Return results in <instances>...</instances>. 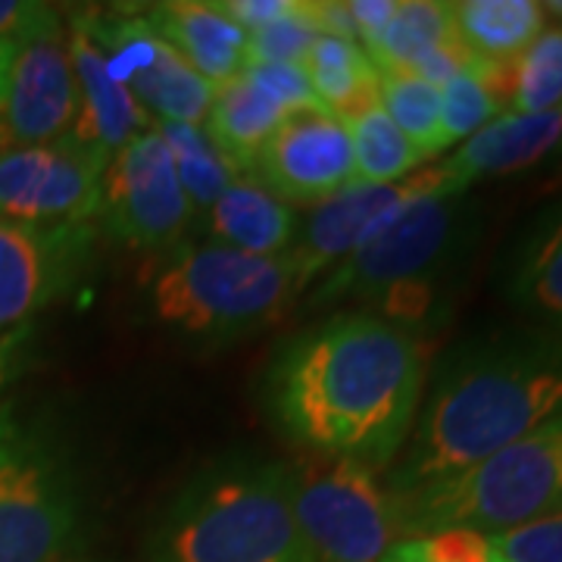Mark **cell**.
<instances>
[{"instance_id":"cell-35","label":"cell","mask_w":562,"mask_h":562,"mask_svg":"<svg viewBox=\"0 0 562 562\" xmlns=\"http://www.w3.org/2000/svg\"><path fill=\"white\" fill-rule=\"evenodd\" d=\"M297 3L301 0H220L216 7H220L225 16H232V20L238 22L244 32L250 35V32L262 29V25L281 20L288 13H294Z\"/></svg>"},{"instance_id":"cell-5","label":"cell","mask_w":562,"mask_h":562,"mask_svg":"<svg viewBox=\"0 0 562 562\" xmlns=\"http://www.w3.org/2000/svg\"><path fill=\"white\" fill-rule=\"evenodd\" d=\"M294 297L281 257H250L216 241H181L140 284L144 316L203 350L257 335Z\"/></svg>"},{"instance_id":"cell-28","label":"cell","mask_w":562,"mask_h":562,"mask_svg":"<svg viewBox=\"0 0 562 562\" xmlns=\"http://www.w3.org/2000/svg\"><path fill=\"white\" fill-rule=\"evenodd\" d=\"M509 110L513 113L562 110L560 29H543L541 35L509 63Z\"/></svg>"},{"instance_id":"cell-34","label":"cell","mask_w":562,"mask_h":562,"mask_svg":"<svg viewBox=\"0 0 562 562\" xmlns=\"http://www.w3.org/2000/svg\"><path fill=\"white\" fill-rule=\"evenodd\" d=\"M54 25H60V13L50 3L0 0V44H25Z\"/></svg>"},{"instance_id":"cell-22","label":"cell","mask_w":562,"mask_h":562,"mask_svg":"<svg viewBox=\"0 0 562 562\" xmlns=\"http://www.w3.org/2000/svg\"><path fill=\"white\" fill-rule=\"evenodd\" d=\"M284 116H288L284 110H279L262 91H257L244 76H238V79L216 88L213 106L203 122H206V135L216 144L222 160L228 162L238 176H250L262 144L279 128Z\"/></svg>"},{"instance_id":"cell-27","label":"cell","mask_w":562,"mask_h":562,"mask_svg":"<svg viewBox=\"0 0 562 562\" xmlns=\"http://www.w3.org/2000/svg\"><path fill=\"white\" fill-rule=\"evenodd\" d=\"M379 103L425 160L443 150L441 88L409 72H379Z\"/></svg>"},{"instance_id":"cell-16","label":"cell","mask_w":562,"mask_h":562,"mask_svg":"<svg viewBox=\"0 0 562 562\" xmlns=\"http://www.w3.org/2000/svg\"><path fill=\"white\" fill-rule=\"evenodd\" d=\"M66 41H69V63H72L76 91H79V120L69 138L81 140L110 157L122 144L147 132L150 120L144 116L140 103L106 72L101 47L91 38L81 10L69 16Z\"/></svg>"},{"instance_id":"cell-2","label":"cell","mask_w":562,"mask_h":562,"mask_svg":"<svg viewBox=\"0 0 562 562\" xmlns=\"http://www.w3.org/2000/svg\"><path fill=\"white\" fill-rule=\"evenodd\" d=\"M562 413V331L509 325L450 344L431 366L384 491L406 494L479 465Z\"/></svg>"},{"instance_id":"cell-23","label":"cell","mask_w":562,"mask_h":562,"mask_svg":"<svg viewBox=\"0 0 562 562\" xmlns=\"http://www.w3.org/2000/svg\"><path fill=\"white\" fill-rule=\"evenodd\" d=\"M310 85L325 110L347 116L379 98V69L360 41L319 35L303 63Z\"/></svg>"},{"instance_id":"cell-11","label":"cell","mask_w":562,"mask_h":562,"mask_svg":"<svg viewBox=\"0 0 562 562\" xmlns=\"http://www.w3.org/2000/svg\"><path fill=\"white\" fill-rule=\"evenodd\" d=\"M106 154L76 138L0 150V220L88 225L101 206Z\"/></svg>"},{"instance_id":"cell-30","label":"cell","mask_w":562,"mask_h":562,"mask_svg":"<svg viewBox=\"0 0 562 562\" xmlns=\"http://www.w3.org/2000/svg\"><path fill=\"white\" fill-rule=\"evenodd\" d=\"M501 116V103L482 79V66L462 72L441 88V135L443 147L453 140L472 138L479 128Z\"/></svg>"},{"instance_id":"cell-32","label":"cell","mask_w":562,"mask_h":562,"mask_svg":"<svg viewBox=\"0 0 562 562\" xmlns=\"http://www.w3.org/2000/svg\"><path fill=\"white\" fill-rule=\"evenodd\" d=\"M241 76L257 91H262L279 110H284V113L322 110L319 98H316V91H313L310 76H306L303 66H291V63H257V66H244Z\"/></svg>"},{"instance_id":"cell-20","label":"cell","mask_w":562,"mask_h":562,"mask_svg":"<svg viewBox=\"0 0 562 562\" xmlns=\"http://www.w3.org/2000/svg\"><path fill=\"white\" fill-rule=\"evenodd\" d=\"M213 241L250 257L279 260L297 238L301 216L291 203L266 191L257 179H235L210 210Z\"/></svg>"},{"instance_id":"cell-25","label":"cell","mask_w":562,"mask_h":562,"mask_svg":"<svg viewBox=\"0 0 562 562\" xmlns=\"http://www.w3.org/2000/svg\"><path fill=\"white\" fill-rule=\"evenodd\" d=\"M353 144L357 181L362 184H394L422 169L419 147L403 135L394 120L384 113L379 98L362 103L360 110L341 116Z\"/></svg>"},{"instance_id":"cell-12","label":"cell","mask_w":562,"mask_h":562,"mask_svg":"<svg viewBox=\"0 0 562 562\" xmlns=\"http://www.w3.org/2000/svg\"><path fill=\"white\" fill-rule=\"evenodd\" d=\"M431 191L465 194L450 181L443 162H438V166H422L413 176L394 184L353 181L338 194L316 203L297 225V238L291 244V250L281 257L291 269L297 294H303V288H310L319 276H328L347 254H353V247L372 232L375 222H382L387 213H394L406 201L419 194H431Z\"/></svg>"},{"instance_id":"cell-36","label":"cell","mask_w":562,"mask_h":562,"mask_svg":"<svg viewBox=\"0 0 562 562\" xmlns=\"http://www.w3.org/2000/svg\"><path fill=\"white\" fill-rule=\"evenodd\" d=\"M397 3L401 0H347V13L357 29V41L366 44L369 38H375L387 25V20L394 16Z\"/></svg>"},{"instance_id":"cell-24","label":"cell","mask_w":562,"mask_h":562,"mask_svg":"<svg viewBox=\"0 0 562 562\" xmlns=\"http://www.w3.org/2000/svg\"><path fill=\"white\" fill-rule=\"evenodd\" d=\"M453 38L457 35H453V20H450V3L401 0L387 25L362 47L379 72H409L428 50Z\"/></svg>"},{"instance_id":"cell-29","label":"cell","mask_w":562,"mask_h":562,"mask_svg":"<svg viewBox=\"0 0 562 562\" xmlns=\"http://www.w3.org/2000/svg\"><path fill=\"white\" fill-rule=\"evenodd\" d=\"M319 35L322 29L316 22V13H313V0H301L294 13H288V16L269 22V25H262V29L247 35L244 66H257V63L303 66Z\"/></svg>"},{"instance_id":"cell-15","label":"cell","mask_w":562,"mask_h":562,"mask_svg":"<svg viewBox=\"0 0 562 562\" xmlns=\"http://www.w3.org/2000/svg\"><path fill=\"white\" fill-rule=\"evenodd\" d=\"M76 120L79 91L60 22L16 47L0 106V132L10 140L7 147L54 144L72 135Z\"/></svg>"},{"instance_id":"cell-33","label":"cell","mask_w":562,"mask_h":562,"mask_svg":"<svg viewBox=\"0 0 562 562\" xmlns=\"http://www.w3.org/2000/svg\"><path fill=\"white\" fill-rule=\"evenodd\" d=\"M501 562H562V513L491 538Z\"/></svg>"},{"instance_id":"cell-9","label":"cell","mask_w":562,"mask_h":562,"mask_svg":"<svg viewBox=\"0 0 562 562\" xmlns=\"http://www.w3.org/2000/svg\"><path fill=\"white\" fill-rule=\"evenodd\" d=\"M194 213L157 128L140 132L110 154L98 216L113 241L132 250H172Z\"/></svg>"},{"instance_id":"cell-14","label":"cell","mask_w":562,"mask_h":562,"mask_svg":"<svg viewBox=\"0 0 562 562\" xmlns=\"http://www.w3.org/2000/svg\"><path fill=\"white\" fill-rule=\"evenodd\" d=\"M250 176L284 203H319L357 181L347 122L331 110H297L279 122Z\"/></svg>"},{"instance_id":"cell-8","label":"cell","mask_w":562,"mask_h":562,"mask_svg":"<svg viewBox=\"0 0 562 562\" xmlns=\"http://www.w3.org/2000/svg\"><path fill=\"white\" fill-rule=\"evenodd\" d=\"M291 475L310 562H379L397 543L379 472L350 460L303 457L291 462Z\"/></svg>"},{"instance_id":"cell-3","label":"cell","mask_w":562,"mask_h":562,"mask_svg":"<svg viewBox=\"0 0 562 562\" xmlns=\"http://www.w3.org/2000/svg\"><path fill=\"white\" fill-rule=\"evenodd\" d=\"M479 235L482 210L469 194H419L375 222L353 254L316 284L306 306L360 303L422 338L450 316Z\"/></svg>"},{"instance_id":"cell-38","label":"cell","mask_w":562,"mask_h":562,"mask_svg":"<svg viewBox=\"0 0 562 562\" xmlns=\"http://www.w3.org/2000/svg\"><path fill=\"white\" fill-rule=\"evenodd\" d=\"M16 47L20 44H0V106H3V98H7V81H10V66H13V57H16Z\"/></svg>"},{"instance_id":"cell-1","label":"cell","mask_w":562,"mask_h":562,"mask_svg":"<svg viewBox=\"0 0 562 562\" xmlns=\"http://www.w3.org/2000/svg\"><path fill=\"white\" fill-rule=\"evenodd\" d=\"M425 338L375 313H335L272 353L260 379L266 419L306 457L394 465L425 391Z\"/></svg>"},{"instance_id":"cell-13","label":"cell","mask_w":562,"mask_h":562,"mask_svg":"<svg viewBox=\"0 0 562 562\" xmlns=\"http://www.w3.org/2000/svg\"><path fill=\"white\" fill-rule=\"evenodd\" d=\"M88 225H22L0 220V331L29 325L44 306L69 297L94 257Z\"/></svg>"},{"instance_id":"cell-39","label":"cell","mask_w":562,"mask_h":562,"mask_svg":"<svg viewBox=\"0 0 562 562\" xmlns=\"http://www.w3.org/2000/svg\"><path fill=\"white\" fill-rule=\"evenodd\" d=\"M379 562H406V557L397 550V543H391V547H387V553H384Z\"/></svg>"},{"instance_id":"cell-18","label":"cell","mask_w":562,"mask_h":562,"mask_svg":"<svg viewBox=\"0 0 562 562\" xmlns=\"http://www.w3.org/2000/svg\"><path fill=\"white\" fill-rule=\"evenodd\" d=\"M562 147V110L550 113H501L443 160L450 181L469 191L487 176H513L543 162Z\"/></svg>"},{"instance_id":"cell-6","label":"cell","mask_w":562,"mask_h":562,"mask_svg":"<svg viewBox=\"0 0 562 562\" xmlns=\"http://www.w3.org/2000/svg\"><path fill=\"white\" fill-rule=\"evenodd\" d=\"M397 541L443 528L503 535L562 513V413L479 465L387 494Z\"/></svg>"},{"instance_id":"cell-40","label":"cell","mask_w":562,"mask_h":562,"mask_svg":"<svg viewBox=\"0 0 562 562\" xmlns=\"http://www.w3.org/2000/svg\"><path fill=\"white\" fill-rule=\"evenodd\" d=\"M543 10H550V13H553V16H560V22H562V0H553V3H543ZM562 32V29H560Z\"/></svg>"},{"instance_id":"cell-19","label":"cell","mask_w":562,"mask_h":562,"mask_svg":"<svg viewBox=\"0 0 562 562\" xmlns=\"http://www.w3.org/2000/svg\"><path fill=\"white\" fill-rule=\"evenodd\" d=\"M147 22L181 60L198 76L222 88L238 79L247 57V32L232 16H225L216 3L201 0H172L147 7Z\"/></svg>"},{"instance_id":"cell-21","label":"cell","mask_w":562,"mask_h":562,"mask_svg":"<svg viewBox=\"0 0 562 562\" xmlns=\"http://www.w3.org/2000/svg\"><path fill=\"white\" fill-rule=\"evenodd\" d=\"M453 35L479 63H509L543 32L547 10L535 0L450 3Z\"/></svg>"},{"instance_id":"cell-37","label":"cell","mask_w":562,"mask_h":562,"mask_svg":"<svg viewBox=\"0 0 562 562\" xmlns=\"http://www.w3.org/2000/svg\"><path fill=\"white\" fill-rule=\"evenodd\" d=\"M29 335H32L29 325L10 328V331H0V384H7L16 375V369H20L22 360H25Z\"/></svg>"},{"instance_id":"cell-7","label":"cell","mask_w":562,"mask_h":562,"mask_svg":"<svg viewBox=\"0 0 562 562\" xmlns=\"http://www.w3.org/2000/svg\"><path fill=\"white\" fill-rule=\"evenodd\" d=\"M81 528V484L41 419L0 409V562H60Z\"/></svg>"},{"instance_id":"cell-4","label":"cell","mask_w":562,"mask_h":562,"mask_svg":"<svg viewBox=\"0 0 562 562\" xmlns=\"http://www.w3.org/2000/svg\"><path fill=\"white\" fill-rule=\"evenodd\" d=\"M147 562H310L291 462L228 453L201 465L162 506Z\"/></svg>"},{"instance_id":"cell-10","label":"cell","mask_w":562,"mask_h":562,"mask_svg":"<svg viewBox=\"0 0 562 562\" xmlns=\"http://www.w3.org/2000/svg\"><path fill=\"white\" fill-rule=\"evenodd\" d=\"M91 38L101 47L106 72L157 122L201 125L216 88L198 76L135 10H81Z\"/></svg>"},{"instance_id":"cell-17","label":"cell","mask_w":562,"mask_h":562,"mask_svg":"<svg viewBox=\"0 0 562 562\" xmlns=\"http://www.w3.org/2000/svg\"><path fill=\"white\" fill-rule=\"evenodd\" d=\"M501 294L531 325L562 331V203L541 210L509 244Z\"/></svg>"},{"instance_id":"cell-31","label":"cell","mask_w":562,"mask_h":562,"mask_svg":"<svg viewBox=\"0 0 562 562\" xmlns=\"http://www.w3.org/2000/svg\"><path fill=\"white\" fill-rule=\"evenodd\" d=\"M397 550L406 562H501L491 535L472 528H443L422 538H403Z\"/></svg>"},{"instance_id":"cell-26","label":"cell","mask_w":562,"mask_h":562,"mask_svg":"<svg viewBox=\"0 0 562 562\" xmlns=\"http://www.w3.org/2000/svg\"><path fill=\"white\" fill-rule=\"evenodd\" d=\"M157 132H160L162 144L169 147L181 188H184L188 201L194 203V210H210L232 181L241 179L228 162L222 160L216 144L210 140L201 125L157 122Z\"/></svg>"}]
</instances>
